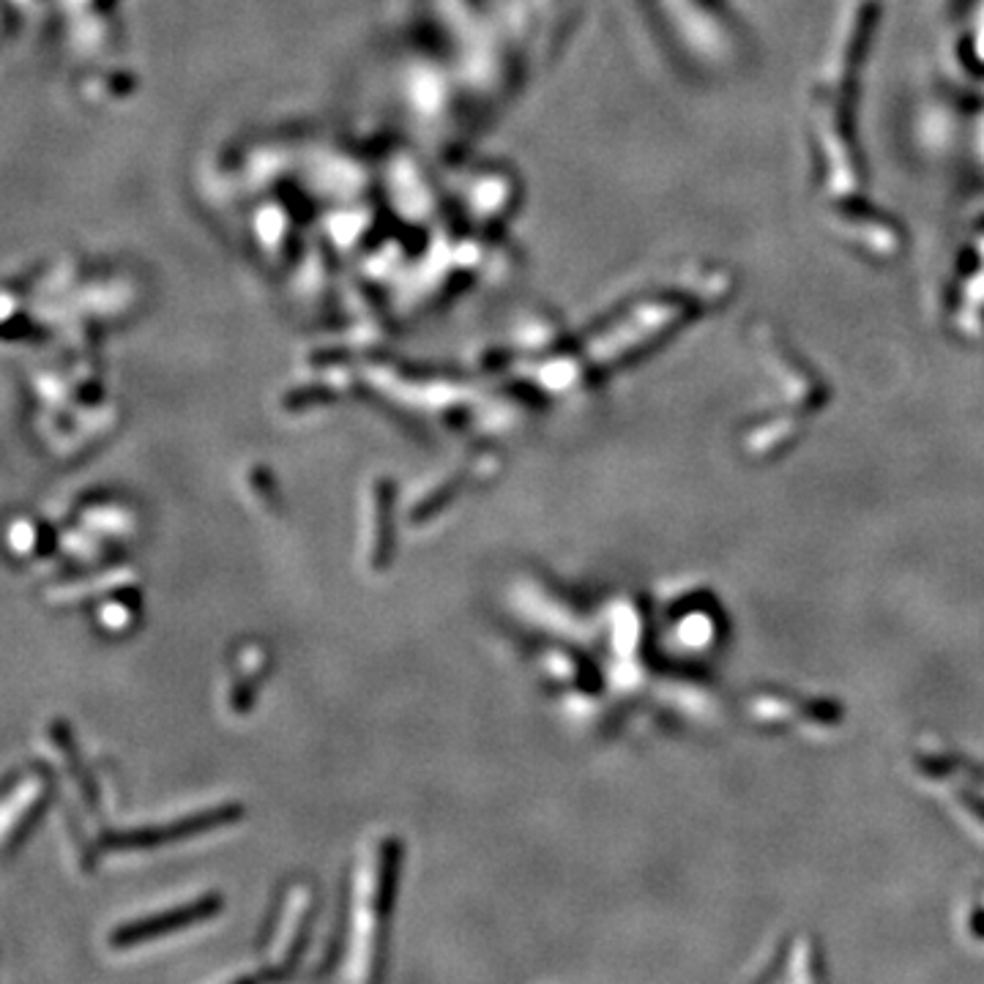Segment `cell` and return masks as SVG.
Instances as JSON below:
<instances>
[{
  "label": "cell",
  "instance_id": "6da1fadb",
  "mask_svg": "<svg viewBox=\"0 0 984 984\" xmlns=\"http://www.w3.org/2000/svg\"><path fill=\"white\" fill-rule=\"evenodd\" d=\"M380 506H378V541H374V550H378V556H380V561H383L385 558V552H389V547H385V541H389V534H391V512H389V495H385V492H380Z\"/></svg>",
  "mask_w": 984,
  "mask_h": 984
}]
</instances>
